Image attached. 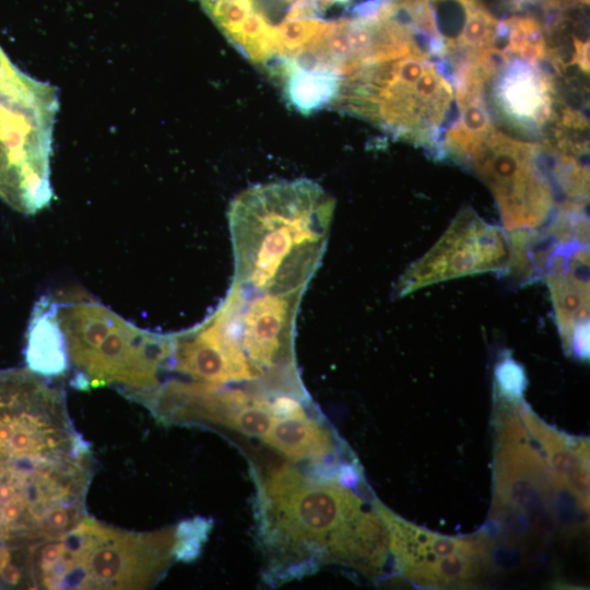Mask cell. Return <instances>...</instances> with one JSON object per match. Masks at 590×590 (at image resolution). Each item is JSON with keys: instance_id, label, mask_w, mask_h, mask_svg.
Wrapping results in <instances>:
<instances>
[{"instance_id": "cell-1", "label": "cell", "mask_w": 590, "mask_h": 590, "mask_svg": "<svg viewBox=\"0 0 590 590\" xmlns=\"http://www.w3.org/2000/svg\"><path fill=\"white\" fill-rule=\"evenodd\" d=\"M334 200L309 179L252 186L231 203L233 281L267 293L305 291L320 266Z\"/></svg>"}, {"instance_id": "cell-2", "label": "cell", "mask_w": 590, "mask_h": 590, "mask_svg": "<svg viewBox=\"0 0 590 590\" xmlns=\"http://www.w3.org/2000/svg\"><path fill=\"white\" fill-rule=\"evenodd\" d=\"M245 58L282 80L329 73L353 0H197Z\"/></svg>"}, {"instance_id": "cell-3", "label": "cell", "mask_w": 590, "mask_h": 590, "mask_svg": "<svg viewBox=\"0 0 590 590\" xmlns=\"http://www.w3.org/2000/svg\"><path fill=\"white\" fill-rule=\"evenodd\" d=\"M175 528L135 532L88 515L30 548L32 589H146L165 574Z\"/></svg>"}, {"instance_id": "cell-4", "label": "cell", "mask_w": 590, "mask_h": 590, "mask_svg": "<svg viewBox=\"0 0 590 590\" xmlns=\"http://www.w3.org/2000/svg\"><path fill=\"white\" fill-rule=\"evenodd\" d=\"M57 317L78 390L116 386L127 398L160 384L173 350V334L155 333L122 319L101 303L62 296Z\"/></svg>"}, {"instance_id": "cell-5", "label": "cell", "mask_w": 590, "mask_h": 590, "mask_svg": "<svg viewBox=\"0 0 590 590\" xmlns=\"http://www.w3.org/2000/svg\"><path fill=\"white\" fill-rule=\"evenodd\" d=\"M452 98L444 71L415 47L345 72L332 103L396 138L426 144L436 139Z\"/></svg>"}, {"instance_id": "cell-6", "label": "cell", "mask_w": 590, "mask_h": 590, "mask_svg": "<svg viewBox=\"0 0 590 590\" xmlns=\"http://www.w3.org/2000/svg\"><path fill=\"white\" fill-rule=\"evenodd\" d=\"M57 90L20 71L0 47V198L35 214L49 205Z\"/></svg>"}, {"instance_id": "cell-7", "label": "cell", "mask_w": 590, "mask_h": 590, "mask_svg": "<svg viewBox=\"0 0 590 590\" xmlns=\"http://www.w3.org/2000/svg\"><path fill=\"white\" fill-rule=\"evenodd\" d=\"M92 455L69 416L61 387L28 368L0 369V465Z\"/></svg>"}, {"instance_id": "cell-8", "label": "cell", "mask_w": 590, "mask_h": 590, "mask_svg": "<svg viewBox=\"0 0 590 590\" xmlns=\"http://www.w3.org/2000/svg\"><path fill=\"white\" fill-rule=\"evenodd\" d=\"M492 135H473L456 157L486 182L508 233L541 227L550 219L554 196L533 145Z\"/></svg>"}, {"instance_id": "cell-9", "label": "cell", "mask_w": 590, "mask_h": 590, "mask_svg": "<svg viewBox=\"0 0 590 590\" xmlns=\"http://www.w3.org/2000/svg\"><path fill=\"white\" fill-rule=\"evenodd\" d=\"M389 532V546L401 573L426 587L470 586L491 563L492 545L483 533L447 536L416 527L377 508Z\"/></svg>"}, {"instance_id": "cell-10", "label": "cell", "mask_w": 590, "mask_h": 590, "mask_svg": "<svg viewBox=\"0 0 590 590\" xmlns=\"http://www.w3.org/2000/svg\"><path fill=\"white\" fill-rule=\"evenodd\" d=\"M278 530L295 543H327L364 510L358 496L342 484L308 480L287 465L266 485Z\"/></svg>"}, {"instance_id": "cell-11", "label": "cell", "mask_w": 590, "mask_h": 590, "mask_svg": "<svg viewBox=\"0 0 590 590\" xmlns=\"http://www.w3.org/2000/svg\"><path fill=\"white\" fill-rule=\"evenodd\" d=\"M509 239L473 210H462L439 240L402 275L397 295L404 296L441 281L489 271H506Z\"/></svg>"}, {"instance_id": "cell-12", "label": "cell", "mask_w": 590, "mask_h": 590, "mask_svg": "<svg viewBox=\"0 0 590 590\" xmlns=\"http://www.w3.org/2000/svg\"><path fill=\"white\" fill-rule=\"evenodd\" d=\"M589 244L556 241L543 276L551 291L564 347L569 354H589Z\"/></svg>"}, {"instance_id": "cell-13", "label": "cell", "mask_w": 590, "mask_h": 590, "mask_svg": "<svg viewBox=\"0 0 590 590\" xmlns=\"http://www.w3.org/2000/svg\"><path fill=\"white\" fill-rule=\"evenodd\" d=\"M493 78L491 99L500 122L523 135L539 134L555 101L551 78L535 58L510 52Z\"/></svg>"}, {"instance_id": "cell-14", "label": "cell", "mask_w": 590, "mask_h": 590, "mask_svg": "<svg viewBox=\"0 0 590 590\" xmlns=\"http://www.w3.org/2000/svg\"><path fill=\"white\" fill-rule=\"evenodd\" d=\"M24 357L27 368L48 379L67 375L70 361L57 317V302L42 296L34 306L26 332Z\"/></svg>"}, {"instance_id": "cell-15", "label": "cell", "mask_w": 590, "mask_h": 590, "mask_svg": "<svg viewBox=\"0 0 590 590\" xmlns=\"http://www.w3.org/2000/svg\"><path fill=\"white\" fill-rule=\"evenodd\" d=\"M389 532L380 515L363 511L327 544L328 553L367 574H378L384 567Z\"/></svg>"}, {"instance_id": "cell-16", "label": "cell", "mask_w": 590, "mask_h": 590, "mask_svg": "<svg viewBox=\"0 0 590 590\" xmlns=\"http://www.w3.org/2000/svg\"><path fill=\"white\" fill-rule=\"evenodd\" d=\"M263 440L293 460L318 459L333 448L329 433L306 416L274 417Z\"/></svg>"}, {"instance_id": "cell-17", "label": "cell", "mask_w": 590, "mask_h": 590, "mask_svg": "<svg viewBox=\"0 0 590 590\" xmlns=\"http://www.w3.org/2000/svg\"><path fill=\"white\" fill-rule=\"evenodd\" d=\"M211 527V520L202 517H193L181 521L174 531V559L180 562L194 560L208 539Z\"/></svg>"}, {"instance_id": "cell-18", "label": "cell", "mask_w": 590, "mask_h": 590, "mask_svg": "<svg viewBox=\"0 0 590 590\" xmlns=\"http://www.w3.org/2000/svg\"><path fill=\"white\" fill-rule=\"evenodd\" d=\"M496 387L499 397L510 400L520 399L526 385L521 366L514 359L505 358L496 368Z\"/></svg>"}, {"instance_id": "cell-19", "label": "cell", "mask_w": 590, "mask_h": 590, "mask_svg": "<svg viewBox=\"0 0 590 590\" xmlns=\"http://www.w3.org/2000/svg\"><path fill=\"white\" fill-rule=\"evenodd\" d=\"M271 409L275 417L306 416L300 402L290 396H279L271 402Z\"/></svg>"}, {"instance_id": "cell-20", "label": "cell", "mask_w": 590, "mask_h": 590, "mask_svg": "<svg viewBox=\"0 0 590 590\" xmlns=\"http://www.w3.org/2000/svg\"><path fill=\"white\" fill-rule=\"evenodd\" d=\"M532 0H472V2L492 14V11L515 12L524 8Z\"/></svg>"}]
</instances>
